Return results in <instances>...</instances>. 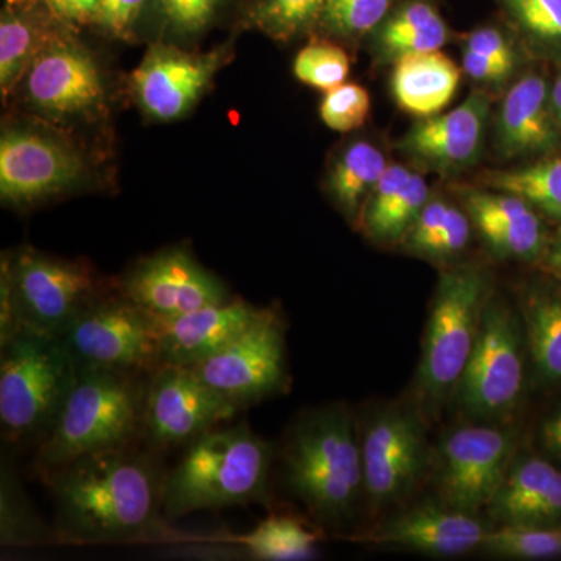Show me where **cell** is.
I'll list each match as a JSON object with an SVG mask.
<instances>
[{
	"label": "cell",
	"mask_w": 561,
	"mask_h": 561,
	"mask_svg": "<svg viewBox=\"0 0 561 561\" xmlns=\"http://www.w3.org/2000/svg\"><path fill=\"white\" fill-rule=\"evenodd\" d=\"M228 3L230 0H150L144 16L157 32V41L181 46L202 38Z\"/></svg>",
	"instance_id": "33"
},
{
	"label": "cell",
	"mask_w": 561,
	"mask_h": 561,
	"mask_svg": "<svg viewBox=\"0 0 561 561\" xmlns=\"http://www.w3.org/2000/svg\"><path fill=\"white\" fill-rule=\"evenodd\" d=\"M538 265L549 276L561 280V225L557 227L556 231L551 232L548 249H546Z\"/></svg>",
	"instance_id": "47"
},
{
	"label": "cell",
	"mask_w": 561,
	"mask_h": 561,
	"mask_svg": "<svg viewBox=\"0 0 561 561\" xmlns=\"http://www.w3.org/2000/svg\"><path fill=\"white\" fill-rule=\"evenodd\" d=\"M463 70L472 80L482 84H501L512 77L515 66L508 62L490 60L481 55L463 51Z\"/></svg>",
	"instance_id": "45"
},
{
	"label": "cell",
	"mask_w": 561,
	"mask_h": 561,
	"mask_svg": "<svg viewBox=\"0 0 561 561\" xmlns=\"http://www.w3.org/2000/svg\"><path fill=\"white\" fill-rule=\"evenodd\" d=\"M350 69L351 61L346 50L327 39H316L306 44L294 61L297 80L324 92L345 83Z\"/></svg>",
	"instance_id": "37"
},
{
	"label": "cell",
	"mask_w": 561,
	"mask_h": 561,
	"mask_svg": "<svg viewBox=\"0 0 561 561\" xmlns=\"http://www.w3.org/2000/svg\"><path fill=\"white\" fill-rule=\"evenodd\" d=\"M49 13L54 20L69 27H90L99 0H24Z\"/></svg>",
	"instance_id": "44"
},
{
	"label": "cell",
	"mask_w": 561,
	"mask_h": 561,
	"mask_svg": "<svg viewBox=\"0 0 561 561\" xmlns=\"http://www.w3.org/2000/svg\"><path fill=\"white\" fill-rule=\"evenodd\" d=\"M515 424L461 420L443 432L432 453L434 497L456 511L483 515L519 449Z\"/></svg>",
	"instance_id": "9"
},
{
	"label": "cell",
	"mask_w": 561,
	"mask_h": 561,
	"mask_svg": "<svg viewBox=\"0 0 561 561\" xmlns=\"http://www.w3.org/2000/svg\"><path fill=\"white\" fill-rule=\"evenodd\" d=\"M230 57L228 44L208 51H190L180 44L154 41L133 70V95L151 119L179 121L201 102Z\"/></svg>",
	"instance_id": "16"
},
{
	"label": "cell",
	"mask_w": 561,
	"mask_h": 561,
	"mask_svg": "<svg viewBox=\"0 0 561 561\" xmlns=\"http://www.w3.org/2000/svg\"><path fill=\"white\" fill-rule=\"evenodd\" d=\"M33 113L51 125L92 124L106 116L101 66L79 31L61 28L21 81Z\"/></svg>",
	"instance_id": "13"
},
{
	"label": "cell",
	"mask_w": 561,
	"mask_h": 561,
	"mask_svg": "<svg viewBox=\"0 0 561 561\" xmlns=\"http://www.w3.org/2000/svg\"><path fill=\"white\" fill-rule=\"evenodd\" d=\"M394 0H328L319 28L343 41H357L375 28L387 16Z\"/></svg>",
	"instance_id": "36"
},
{
	"label": "cell",
	"mask_w": 561,
	"mask_h": 561,
	"mask_svg": "<svg viewBox=\"0 0 561 561\" xmlns=\"http://www.w3.org/2000/svg\"><path fill=\"white\" fill-rule=\"evenodd\" d=\"M537 435L541 451L548 459L561 463V405L542 419Z\"/></svg>",
	"instance_id": "46"
},
{
	"label": "cell",
	"mask_w": 561,
	"mask_h": 561,
	"mask_svg": "<svg viewBox=\"0 0 561 561\" xmlns=\"http://www.w3.org/2000/svg\"><path fill=\"white\" fill-rule=\"evenodd\" d=\"M162 453L146 442L87 454L44 474L55 531L68 545H135L169 538Z\"/></svg>",
	"instance_id": "1"
},
{
	"label": "cell",
	"mask_w": 561,
	"mask_h": 561,
	"mask_svg": "<svg viewBox=\"0 0 561 561\" xmlns=\"http://www.w3.org/2000/svg\"><path fill=\"white\" fill-rule=\"evenodd\" d=\"M90 162L76 142L44 125H3L0 136V201L24 209L79 190Z\"/></svg>",
	"instance_id": "11"
},
{
	"label": "cell",
	"mask_w": 561,
	"mask_h": 561,
	"mask_svg": "<svg viewBox=\"0 0 561 561\" xmlns=\"http://www.w3.org/2000/svg\"><path fill=\"white\" fill-rule=\"evenodd\" d=\"M472 230L474 227L463 206L459 208L451 203L442 230L432 239L421 260L443 267L457 264L461 254L470 247Z\"/></svg>",
	"instance_id": "40"
},
{
	"label": "cell",
	"mask_w": 561,
	"mask_h": 561,
	"mask_svg": "<svg viewBox=\"0 0 561 561\" xmlns=\"http://www.w3.org/2000/svg\"><path fill=\"white\" fill-rule=\"evenodd\" d=\"M116 286L154 319H172L231 298L227 286L183 247L136 262Z\"/></svg>",
	"instance_id": "17"
},
{
	"label": "cell",
	"mask_w": 561,
	"mask_h": 561,
	"mask_svg": "<svg viewBox=\"0 0 561 561\" xmlns=\"http://www.w3.org/2000/svg\"><path fill=\"white\" fill-rule=\"evenodd\" d=\"M241 409L203 381L192 367L161 365L149 376L144 404V442L162 454L186 448Z\"/></svg>",
	"instance_id": "15"
},
{
	"label": "cell",
	"mask_w": 561,
	"mask_h": 561,
	"mask_svg": "<svg viewBox=\"0 0 561 561\" xmlns=\"http://www.w3.org/2000/svg\"><path fill=\"white\" fill-rule=\"evenodd\" d=\"M359 420L368 524L411 504L430 481L431 424L411 398L371 405Z\"/></svg>",
	"instance_id": "8"
},
{
	"label": "cell",
	"mask_w": 561,
	"mask_h": 561,
	"mask_svg": "<svg viewBox=\"0 0 561 561\" xmlns=\"http://www.w3.org/2000/svg\"><path fill=\"white\" fill-rule=\"evenodd\" d=\"M273 474L319 529L353 530L365 504L356 413L343 402L301 412L275 446Z\"/></svg>",
	"instance_id": "2"
},
{
	"label": "cell",
	"mask_w": 561,
	"mask_h": 561,
	"mask_svg": "<svg viewBox=\"0 0 561 561\" xmlns=\"http://www.w3.org/2000/svg\"><path fill=\"white\" fill-rule=\"evenodd\" d=\"M323 530L286 513H272L250 534L239 538L242 556L262 561H306L319 556Z\"/></svg>",
	"instance_id": "29"
},
{
	"label": "cell",
	"mask_w": 561,
	"mask_h": 561,
	"mask_svg": "<svg viewBox=\"0 0 561 561\" xmlns=\"http://www.w3.org/2000/svg\"><path fill=\"white\" fill-rule=\"evenodd\" d=\"M516 305L526 330L530 381L541 389L561 387V280L526 284Z\"/></svg>",
	"instance_id": "24"
},
{
	"label": "cell",
	"mask_w": 561,
	"mask_h": 561,
	"mask_svg": "<svg viewBox=\"0 0 561 561\" xmlns=\"http://www.w3.org/2000/svg\"><path fill=\"white\" fill-rule=\"evenodd\" d=\"M449 28L440 13L423 0L404 3L373 32V51L379 60L394 62L421 51L442 50Z\"/></svg>",
	"instance_id": "27"
},
{
	"label": "cell",
	"mask_w": 561,
	"mask_h": 561,
	"mask_svg": "<svg viewBox=\"0 0 561 561\" xmlns=\"http://www.w3.org/2000/svg\"><path fill=\"white\" fill-rule=\"evenodd\" d=\"M478 552L493 559H556L561 557V526H491Z\"/></svg>",
	"instance_id": "34"
},
{
	"label": "cell",
	"mask_w": 561,
	"mask_h": 561,
	"mask_svg": "<svg viewBox=\"0 0 561 561\" xmlns=\"http://www.w3.org/2000/svg\"><path fill=\"white\" fill-rule=\"evenodd\" d=\"M150 0H99L90 27L103 36L130 41Z\"/></svg>",
	"instance_id": "41"
},
{
	"label": "cell",
	"mask_w": 561,
	"mask_h": 561,
	"mask_svg": "<svg viewBox=\"0 0 561 561\" xmlns=\"http://www.w3.org/2000/svg\"><path fill=\"white\" fill-rule=\"evenodd\" d=\"M328 0H251L242 11V27L253 28L278 43L319 28Z\"/></svg>",
	"instance_id": "32"
},
{
	"label": "cell",
	"mask_w": 561,
	"mask_h": 561,
	"mask_svg": "<svg viewBox=\"0 0 561 561\" xmlns=\"http://www.w3.org/2000/svg\"><path fill=\"white\" fill-rule=\"evenodd\" d=\"M76 362L58 335L21 330L0 343V431L16 448L54 430L77 381Z\"/></svg>",
	"instance_id": "6"
},
{
	"label": "cell",
	"mask_w": 561,
	"mask_h": 561,
	"mask_svg": "<svg viewBox=\"0 0 561 561\" xmlns=\"http://www.w3.org/2000/svg\"><path fill=\"white\" fill-rule=\"evenodd\" d=\"M149 376L81 368L54 430L36 448L41 478L87 454L144 442Z\"/></svg>",
	"instance_id": "5"
},
{
	"label": "cell",
	"mask_w": 561,
	"mask_h": 561,
	"mask_svg": "<svg viewBox=\"0 0 561 561\" xmlns=\"http://www.w3.org/2000/svg\"><path fill=\"white\" fill-rule=\"evenodd\" d=\"M65 27L69 25L54 20L33 3L5 0L0 11V91L3 101L20 87L33 61Z\"/></svg>",
	"instance_id": "26"
},
{
	"label": "cell",
	"mask_w": 561,
	"mask_h": 561,
	"mask_svg": "<svg viewBox=\"0 0 561 561\" xmlns=\"http://www.w3.org/2000/svg\"><path fill=\"white\" fill-rule=\"evenodd\" d=\"M386 153L368 140H354L332 161L327 192L350 224H359L362 209L387 168Z\"/></svg>",
	"instance_id": "28"
},
{
	"label": "cell",
	"mask_w": 561,
	"mask_h": 561,
	"mask_svg": "<svg viewBox=\"0 0 561 561\" xmlns=\"http://www.w3.org/2000/svg\"><path fill=\"white\" fill-rule=\"evenodd\" d=\"M192 368L239 409L283 394L290 383L283 316L262 308L239 337Z\"/></svg>",
	"instance_id": "14"
},
{
	"label": "cell",
	"mask_w": 561,
	"mask_h": 561,
	"mask_svg": "<svg viewBox=\"0 0 561 561\" xmlns=\"http://www.w3.org/2000/svg\"><path fill=\"white\" fill-rule=\"evenodd\" d=\"M490 110V95L472 91L457 108L416 121L398 149L426 171L442 175L467 171L482 157Z\"/></svg>",
	"instance_id": "19"
},
{
	"label": "cell",
	"mask_w": 561,
	"mask_h": 561,
	"mask_svg": "<svg viewBox=\"0 0 561 561\" xmlns=\"http://www.w3.org/2000/svg\"><path fill=\"white\" fill-rule=\"evenodd\" d=\"M483 515L491 526L560 527L561 468L518 449Z\"/></svg>",
	"instance_id": "21"
},
{
	"label": "cell",
	"mask_w": 561,
	"mask_h": 561,
	"mask_svg": "<svg viewBox=\"0 0 561 561\" xmlns=\"http://www.w3.org/2000/svg\"><path fill=\"white\" fill-rule=\"evenodd\" d=\"M21 330L58 335L90 302L113 289L90 264L21 247L5 253Z\"/></svg>",
	"instance_id": "12"
},
{
	"label": "cell",
	"mask_w": 561,
	"mask_h": 561,
	"mask_svg": "<svg viewBox=\"0 0 561 561\" xmlns=\"http://www.w3.org/2000/svg\"><path fill=\"white\" fill-rule=\"evenodd\" d=\"M261 311L262 308L249 301L230 298L172 319L153 317L160 335L162 365L194 367L201 364L239 337Z\"/></svg>",
	"instance_id": "22"
},
{
	"label": "cell",
	"mask_w": 561,
	"mask_h": 561,
	"mask_svg": "<svg viewBox=\"0 0 561 561\" xmlns=\"http://www.w3.org/2000/svg\"><path fill=\"white\" fill-rule=\"evenodd\" d=\"M461 70L442 50L405 55L393 62L390 90L394 102L416 119L440 114L459 91Z\"/></svg>",
	"instance_id": "25"
},
{
	"label": "cell",
	"mask_w": 561,
	"mask_h": 561,
	"mask_svg": "<svg viewBox=\"0 0 561 561\" xmlns=\"http://www.w3.org/2000/svg\"><path fill=\"white\" fill-rule=\"evenodd\" d=\"M483 183L489 190L523 198L545 219L561 225V154H545L523 168L489 172Z\"/></svg>",
	"instance_id": "30"
},
{
	"label": "cell",
	"mask_w": 561,
	"mask_h": 561,
	"mask_svg": "<svg viewBox=\"0 0 561 561\" xmlns=\"http://www.w3.org/2000/svg\"><path fill=\"white\" fill-rule=\"evenodd\" d=\"M530 376L529 348L518 305L491 295L478 342L448 408L465 421L515 424Z\"/></svg>",
	"instance_id": "7"
},
{
	"label": "cell",
	"mask_w": 561,
	"mask_h": 561,
	"mask_svg": "<svg viewBox=\"0 0 561 561\" xmlns=\"http://www.w3.org/2000/svg\"><path fill=\"white\" fill-rule=\"evenodd\" d=\"M463 51L481 55V57L490 58L508 65L516 66L515 47L504 33L493 27H482L472 32L465 41Z\"/></svg>",
	"instance_id": "43"
},
{
	"label": "cell",
	"mask_w": 561,
	"mask_h": 561,
	"mask_svg": "<svg viewBox=\"0 0 561 561\" xmlns=\"http://www.w3.org/2000/svg\"><path fill=\"white\" fill-rule=\"evenodd\" d=\"M493 291L490 272L472 262L443 267L438 276L419 368L408 394L431 426L442 419L463 375Z\"/></svg>",
	"instance_id": "4"
},
{
	"label": "cell",
	"mask_w": 561,
	"mask_h": 561,
	"mask_svg": "<svg viewBox=\"0 0 561 561\" xmlns=\"http://www.w3.org/2000/svg\"><path fill=\"white\" fill-rule=\"evenodd\" d=\"M319 113L330 130L345 135L364 127L371 113V98L360 84L343 83L324 94Z\"/></svg>",
	"instance_id": "38"
},
{
	"label": "cell",
	"mask_w": 561,
	"mask_h": 561,
	"mask_svg": "<svg viewBox=\"0 0 561 561\" xmlns=\"http://www.w3.org/2000/svg\"><path fill=\"white\" fill-rule=\"evenodd\" d=\"M496 146L507 160L545 157L560 149L561 135L551 108V83L541 73H526L505 95L497 113Z\"/></svg>",
	"instance_id": "23"
},
{
	"label": "cell",
	"mask_w": 561,
	"mask_h": 561,
	"mask_svg": "<svg viewBox=\"0 0 561 561\" xmlns=\"http://www.w3.org/2000/svg\"><path fill=\"white\" fill-rule=\"evenodd\" d=\"M58 337L79 370L151 375L162 365L157 321L117 286L77 313Z\"/></svg>",
	"instance_id": "10"
},
{
	"label": "cell",
	"mask_w": 561,
	"mask_h": 561,
	"mask_svg": "<svg viewBox=\"0 0 561 561\" xmlns=\"http://www.w3.org/2000/svg\"><path fill=\"white\" fill-rule=\"evenodd\" d=\"M449 206L451 203L445 198L434 197L430 198L423 210L411 228V231L405 236L404 241L401 242V249L411 256H423L424 251L432 242V239L442 230L445 224L446 216H448Z\"/></svg>",
	"instance_id": "42"
},
{
	"label": "cell",
	"mask_w": 561,
	"mask_h": 561,
	"mask_svg": "<svg viewBox=\"0 0 561 561\" xmlns=\"http://www.w3.org/2000/svg\"><path fill=\"white\" fill-rule=\"evenodd\" d=\"M491 524L432 500L408 504L354 531L351 540L379 548L402 549L431 557L478 552Z\"/></svg>",
	"instance_id": "18"
},
{
	"label": "cell",
	"mask_w": 561,
	"mask_h": 561,
	"mask_svg": "<svg viewBox=\"0 0 561 561\" xmlns=\"http://www.w3.org/2000/svg\"><path fill=\"white\" fill-rule=\"evenodd\" d=\"M430 198L426 180L419 172H412L411 179L382 219L364 231L365 238L378 245L400 247Z\"/></svg>",
	"instance_id": "35"
},
{
	"label": "cell",
	"mask_w": 561,
	"mask_h": 561,
	"mask_svg": "<svg viewBox=\"0 0 561 561\" xmlns=\"http://www.w3.org/2000/svg\"><path fill=\"white\" fill-rule=\"evenodd\" d=\"M461 206L496 260L540 262L549 234L529 203L500 191L461 190Z\"/></svg>",
	"instance_id": "20"
},
{
	"label": "cell",
	"mask_w": 561,
	"mask_h": 561,
	"mask_svg": "<svg viewBox=\"0 0 561 561\" xmlns=\"http://www.w3.org/2000/svg\"><path fill=\"white\" fill-rule=\"evenodd\" d=\"M51 541L60 542L57 531L43 523L13 467L3 461L0 468V546L32 548Z\"/></svg>",
	"instance_id": "31"
},
{
	"label": "cell",
	"mask_w": 561,
	"mask_h": 561,
	"mask_svg": "<svg viewBox=\"0 0 561 561\" xmlns=\"http://www.w3.org/2000/svg\"><path fill=\"white\" fill-rule=\"evenodd\" d=\"M551 108L553 121L561 135V68L551 83Z\"/></svg>",
	"instance_id": "48"
},
{
	"label": "cell",
	"mask_w": 561,
	"mask_h": 561,
	"mask_svg": "<svg viewBox=\"0 0 561 561\" xmlns=\"http://www.w3.org/2000/svg\"><path fill=\"white\" fill-rule=\"evenodd\" d=\"M524 35L546 47L561 46V0H502Z\"/></svg>",
	"instance_id": "39"
},
{
	"label": "cell",
	"mask_w": 561,
	"mask_h": 561,
	"mask_svg": "<svg viewBox=\"0 0 561 561\" xmlns=\"http://www.w3.org/2000/svg\"><path fill=\"white\" fill-rule=\"evenodd\" d=\"M275 445L254 434L247 421L213 427L184 448L164 479L169 523L201 511L236 505H273Z\"/></svg>",
	"instance_id": "3"
}]
</instances>
